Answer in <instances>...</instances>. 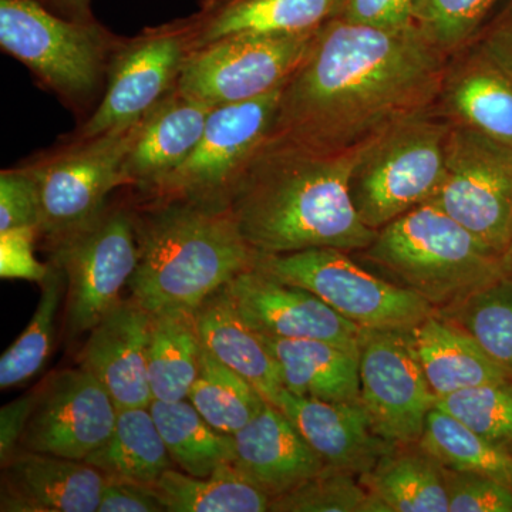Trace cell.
I'll use <instances>...</instances> for the list:
<instances>
[{
	"instance_id": "cell-36",
	"label": "cell",
	"mask_w": 512,
	"mask_h": 512,
	"mask_svg": "<svg viewBox=\"0 0 512 512\" xmlns=\"http://www.w3.org/2000/svg\"><path fill=\"white\" fill-rule=\"evenodd\" d=\"M269 512L387 511L355 474L325 467L295 490L274 498Z\"/></svg>"
},
{
	"instance_id": "cell-45",
	"label": "cell",
	"mask_w": 512,
	"mask_h": 512,
	"mask_svg": "<svg viewBox=\"0 0 512 512\" xmlns=\"http://www.w3.org/2000/svg\"><path fill=\"white\" fill-rule=\"evenodd\" d=\"M476 40L512 59V2L490 28L478 33Z\"/></svg>"
},
{
	"instance_id": "cell-46",
	"label": "cell",
	"mask_w": 512,
	"mask_h": 512,
	"mask_svg": "<svg viewBox=\"0 0 512 512\" xmlns=\"http://www.w3.org/2000/svg\"><path fill=\"white\" fill-rule=\"evenodd\" d=\"M42 3L57 15L74 22L90 23L97 20L93 15L92 0H42Z\"/></svg>"
},
{
	"instance_id": "cell-28",
	"label": "cell",
	"mask_w": 512,
	"mask_h": 512,
	"mask_svg": "<svg viewBox=\"0 0 512 512\" xmlns=\"http://www.w3.org/2000/svg\"><path fill=\"white\" fill-rule=\"evenodd\" d=\"M201 355L195 311L174 308L151 313L148 383L153 400L188 399L200 373Z\"/></svg>"
},
{
	"instance_id": "cell-33",
	"label": "cell",
	"mask_w": 512,
	"mask_h": 512,
	"mask_svg": "<svg viewBox=\"0 0 512 512\" xmlns=\"http://www.w3.org/2000/svg\"><path fill=\"white\" fill-rule=\"evenodd\" d=\"M188 400L214 429L235 434L269 403L254 384L229 369L202 346L200 373Z\"/></svg>"
},
{
	"instance_id": "cell-26",
	"label": "cell",
	"mask_w": 512,
	"mask_h": 512,
	"mask_svg": "<svg viewBox=\"0 0 512 512\" xmlns=\"http://www.w3.org/2000/svg\"><path fill=\"white\" fill-rule=\"evenodd\" d=\"M412 333L424 375L437 397L512 377L470 333L437 311Z\"/></svg>"
},
{
	"instance_id": "cell-9",
	"label": "cell",
	"mask_w": 512,
	"mask_h": 512,
	"mask_svg": "<svg viewBox=\"0 0 512 512\" xmlns=\"http://www.w3.org/2000/svg\"><path fill=\"white\" fill-rule=\"evenodd\" d=\"M255 266L285 284L315 293L360 328L413 330L436 312L421 296L370 274L340 249L259 254Z\"/></svg>"
},
{
	"instance_id": "cell-19",
	"label": "cell",
	"mask_w": 512,
	"mask_h": 512,
	"mask_svg": "<svg viewBox=\"0 0 512 512\" xmlns=\"http://www.w3.org/2000/svg\"><path fill=\"white\" fill-rule=\"evenodd\" d=\"M434 111L512 144V76L474 40L450 57Z\"/></svg>"
},
{
	"instance_id": "cell-8",
	"label": "cell",
	"mask_w": 512,
	"mask_h": 512,
	"mask_svg": "<svg viewBox=\"0 0 512 512\" xmlns=\"http://www.w3.org/2000/svg\"><path fill=\"white\" fill-rule=\"evenodd\" d=\"M66 279V335L79 338L121 302L137 268L133 204H107L94 220L49 244Z\"/></svg>"
},
{
	"instance_id": "cell-15",
	"label": "cell",
	"mask_w": 512,
	"mask_h": 512,
	"mask_svg": "<svg viewBox=\"0 0 512 512\" xmlns=\"http://www.w3.org/2000/svg\"><path fill=\"white\" fill-rule=\"evenodd\" d=\"M119 407L93 373L80 366L40 384L19 448L86 461L113 433Z\"/></svg>"
},
{
	"instance_id": "cell-43",
	"label": "cell",
	"mask_w": 512,
	"mask_h": 512,
	"mask_svg": "<svg viewBox=\"0 0 512 512\" xmlns=\"http://www.w3.org/2000/svg\"><path fill=\"white\" fill-rule=\"evenodd\" d=\"M164 505L150 485L106 476L97 512H161Z\"/></svg>"
},
{
	"instance_id": "cell-31",
	"label": "cell",
	"mask_w": 512,
	"mask_h": 512,
	"mask_svg": "<svg viewBox=\"0 0 512 512\" xmlns=\"http://www.w3.org/2000/svg\"><path fill=\"white\" fill-rule=\"evenodd\" d=\"M156 421L175 466L194 477H208L222 464L234 461V440L208 423L190 400H153Z\"/></svg>"
},
{
	"instance_id": "cell-5",
	"label": "cell",
	"mask_w": 512,
	"mask_h": 512,
	"mask_svg": "<svg viewBox=\"0 0 512 512\" xmlns=\"http://www.w3.org/2000/svg\"><path fill=\"white\" fill-rule=\"evenodd\" d=\"M123 36L57 15L37 0H0V46L77 117L92 116Z\"/></svg>"
},
{
	"instance_id": "cell-14",
	"label": "cell",
	"mask_w": 512,
	"mask_h": 512,
	"mask_svg": "<svg viewBox=\"0 0 512 512\" xmlns=\"http://www.w3.org/2000/svg\"><path fill=\"white\" fill-rule=\"evenodd\" d=\"M359 373L360 402L376 433L393 444L419 443L437 396L412 330L362 328Z\"/></svg>"
},
{
	"instance_id": "cell-20",
	"label": "cell",
	"mask_w": 512,
	"mask_h": 512,
	"mask_svg": "<svg viewBox=\"0 0 512 512\" xmlns=\"http://www.w3.org/2000/svg\"><path fill=\"white\" fill-rule=\"evenodd\" d=\"M326 467L360 477L396 446L373 429L362 403H330L282 390L276 400Z\"/></svg>"
},
{
	"instance_id": "cell-18",
	"label": "cell",
	"mask_w": 512,
	"mask_h": 512,
	"mask_svg": "<svg viewBox=\"0 0 512 512\" xmlns=\"http://www.w3.org/2000/svg\"><path fill=\"white\" fill-rule=\"evenodd\" d=\"M151 313L133 299L121 301L89 332L80 366L93 373L120 409L150 407L148 345Z\"/></svg>"
},
{
	"instance_id": "cell-7",
	"label": "cell",
	"mask_w": 512,
	"mask_h": 512,
	"mask_svg": "<svg viewBox=\"0 0 512 512\" xmlns=\"http://www.w3.org/2000/svg\"><path fill=\"white\" fill-rule=\"evenodd\" d=\"M141 119L99 136L63 137L20 163L39 190V237L47 245L94 220L110 195L126 188L123 165Z\"/></svg>"
},
{
	"instance_id": "cell-23",
	"label": "cell",
	"mask_w": 512,
	"mask_h": 512,
	"mask_svg": "<svg viewBox=\"0 0 512 512\" xmlns=\"http://www.w3.org/2000/svg\"><path fill=\"white\" fill-rule=\"evenodd\" d=\"M342 0H200L197 49L234 35H301L335 16Z\"/></svg>"
},
{
	"instance_id": "cell-6",
	"label": "cell",
	"mask_w": 512,
	"mask_h": 512,
	"mask_svg": "<svg viewBox=\"0 0 512 512\" xmlns=\"http://www.w3.org/2000/svg\"><path fill=\"white\" fill-rule=\"evenodd\" d=\"M451 121L431 109L394 124L360 154L350 197L373 231L436 197L446 177Z\"/></svg>"
},
{
	"instance_id": "cell-37",
	"label": "cell",
	"mask_w": 512,
	"mask_h": 512,
	"mask_svg": "<svg viewBox=\"0 0 512 512\" xmlns=\"http://www.w3.org/2000/svg\"><path fill=\"white\" fill-rule=\"evenodd\" d=\"M436 409L510 450L512 446V377L437 397Z\"/></svg>"
},
{
	"instance_id": "cell-21",
	"label": "cell",
	"mask_w": 512,
	"mask_h": 512,
	"mask_svg": "<svg viewBox=\"0 0 512 512\" xmlns=\"http://www.w3.org/2000/svg\"><path fill=\"white\" fill-rule=\"evenodd\" d=\"M234 464L274 500L320 473L326 464L278 406L266 403L244 429L232 434Z\"/></svg>"
},
{
	"instance_id": "cell-30",
	"label": "cell",
	"mask_w": 512,
	"mask_h": 512,
	"mask_svg": "<svg viewBox=\"0 0 512 512\" xmlns=\"http://www.w3.org/2000/svg\"><path fill=\"white\" fill-rule=\"evenodd\" d=\"M150 487L167 512H265L272 501L232 463L208 477L170 468Z\"/></svg>"
},
{
	"instance_id": "cell-32",
	"label": "cell",
	"mask_w": 512,
	"mask_h": 512,
	"mask_svg": "<svg viewBox=\"0 0 512 512\" xmlns=\"http://www.w3.org/2000/svg\"><path fill=\"white\" fill-rule=\"evenodd\" d=\"M441 466L493 478L512 490L511 450L478 436L434 407L419 441Z\"/></svg>"
},
{
	"instance_id": "cell-13",
	"label": "cell",
	"mask_w": 512,
	"mask_h": 512,
	"mask_svg": "<svg viewBox=\"0 0 512 512\" xmlns=\"http://www.w3.org/2000/svg\"><path fill=\"white\" fill-rule=\"evenodd\" d=\"M315 33L222 37L194 50L177 89L214 107L259 99L291 79Z\"/></svg>"
},
{
	"instance_id": "cell-12",
	"label": "cell",
	"mask_w": 512,
	"mask_h": 512,
	"mask_svg": "<svg viewBox=\"0 0 512 512\" xmlns=\"http://www.w3.org/2000/svg\"><path fill=\"white\" fill-rule=\"evenodd\" d=\"M436 204L495 251L512 248V144L451 123Z\"/></svg>"
},
{
	"instance_id": "cell-1",
	"label": "cell",
	"mask_w": 512,
	"mask_h": 512,
	"mask_svg": "<svg viewBox=\"0 0 512 512\" xmlns=\"http://www.w3.org/2000/svg\"><path fill=\"white\" fill-rule=\"evenodd\" d=\"M450 56L416 25L382 29L330 18L286 82L269 138L346 153L434 109Z\"/></svg>"
},
{
	"instance_id": "cell-16",
	"label": "cell",
	"mask_w": 512,
	"mask_h": 512,
	"mask_svg": "<svg viewBox=\"0 0 512 512\" xmlns=\"http://www.w3.org/2000/svg\"><path fill=\"white\" fill-rule=\"evenodd\" d=\"M241 318L262 338L312 339L359 353L362 328L315 293L254 268L224 286Z\"/></svg>"
},
{
	"instance_id": "cell-25",
	"label": "cell",
	"mask_w": 512,
	"mask_h": 512,
	"mask_svg": "<svg viewBox=\"0 0 512 512\" xmlns=\"http://www.w3.org/2000/svg\"><path fill=\"white\" fill-rule=\"evenodd\" d=\"M262 339L289 393L330 403H362L359 353L323 340Z\"/></svg>"
},
{
	"instance_id": "cell-41",
	"label": "cell",
	"mask_w": 512,
	"mask_h": 512,
	"mask_svg": "<svg viewBox=\"0 0 512 512\" xmlns=\"http://www.w3.org/2000/svg\"><path fill=\"white\" fill-rule=\"evenodd\" d=\"M36 227L13 228L0 232V276L3 279H26L42 282L49 274V264L35 256Z\"/></svg>"
},
{
	"instance_id": "cell-22",
	"label": "cell",
	"mask_w": 512,
	"mask_h": 512,
	"mask_svg": "<svg viewBox=\"0 0 512 512\" xmlns=\"http://www.w3.org/2000/svg\"><path fill=\"white\" fill-rule=\"evenodd\" d=\"M215 107L175 87L141 119L140 131L124 161L126 188L143 191L174 171L201 140Z\"/></svg>"
},
{
	"instance_id": "cell-40",
	"label": "cell",
	"mask_w": 512,
	"mask_h": 512,
	"mask_svg": "<svg viewBox=\"0 0 512 512\" xmlns=\"http://www.w3.org/2000/svg\"><path fill=\"white\" fill-rule=\"evenodd\" d=\"M40 222L39 190L20 164L0 173V232L36 227Z\"/></svg>"
},
{
	"instance_id": "cell-3",
	"label": "cell",
	"mask_w": 512,
	"mask_h": 512,
	"mask_svg": "<svg viewBox=\"0 0 512 512\" xmlns=\"http://www.w3.org/2000/svg\"><path fill=\"white\" fill-rule=\"evenodd\" d=\"M138 262L128 282L146 311H197L259 258L225 201L133 202Z\"/></svg>"
},
{
	"instance_id": "cell-42",
	"label": "cell",
	"mask_w": 512,
	"mask_h": 512,
	"mask_svg": "<svg viewBox=\"0 0 512 512\" xmlns=\"http://www.w3.org/2000/svg\"><path fill=\"white\" fill-rule=\"evenodd\" d=\"M414 0H342L333 18L382 29L413 25Z\"/></svg>"
},
{
	"instance_id": "cell-4",
	"label": "cell",
	"mask_w": 512,
	"mask_h": 512,
	"mask_svg": "<svg viewBox=\"0 0 512 512\" xmlns=\"http://www.w3.org/2000/svg\"><path fill=\"white\" fill-rule=\"evenodd\" d=\"M360 254L436 311L497 281L511 265V255L495 251L433 202L384 225Z\"/></svg>"
},
{
	"instance_id": "cell-35",
	"label": "cell",
	"mask_w": 512,
	"mask_h": 512,
	"mask_svg": "<svg viewBox=\"0 0 512 512\" xmlns=\"http://www.w3.org/2000/svg\"><path fill=\"white\" fill-rule=\"evenodd\" d=\"M49 274L40 282L42 296L28 328L0 357V389L28 382L45 367L55 339V320L66 289L62 269L50 262Z\"/></svg>"
},
{
	"instance_id": "cell-11",
	"label": "cell",
	"mask_w": 512,
	"mask_h": 512,
	"mask_svg": "<svg viewBox=\"0 0 512 512\" xmlns=\"http://www.w3.org/2000/svg\"><path fill=\"white\" fill-rule=\"evenodd\" d=\"M284 86L259 99L215 107L190 156L146 190H131L134 200L227 202L229 191L271 134Z\"/></svg>"
},
{
	"instance_id": "cell-47",
	"label": "cell",
	"mask_w": 512,
	"mask_h": 512,
	"mask_svg": "<svg viewBox=\"0 0 512 512\" xmlns=\"http://www.w3.org/2000/svg\"><path fill=\"white\" fill-rule=\"evenodd\" d=\"M481 43H483V42H481ZM483 45H484V43H483ZM484 46L487 47V49L490 50V52L493 53V55L495 57H497L498 62L503 64V66L505 67V70H507V72L510 73L512 76V59H511V57L505 56V55H503V53L497 52V50L491 49V47H488L487 45H484Z\"/></svg>"
},
{
	"instance_id": "cell-24",
	"label": "cell",
	"mask_w": 512,
	"mask_h": 512,
	"mask_svg": "<svg viewBox=\"0 0 512 512\" xmlns=\"http://www.w3.org/2000/svg\"><path fill=\"white\" fill-rule=\"evenodd\" d=\"M195 319L202 346L275 404L284 390L278 363L264 339L241 318L224 288L202 303Z\"/></svg>"
},
{
	"instance_id": "cell-38",
	"label": "cell",
	"mask_w": 512,
	"mask_h": 512,
	"mask_svg": "<svg viewBox=\"0 0 512 512\" xmlns=\"http://www.w3.org/2000/svg\"><path fill=\"white\" fill-rule=\"evenodd\" d=\"M498 0H414L413 22L448 56L473 43Z\"/></svg>"
},
{
	"instance_id": "cell-10",
	"label": "cell",
	"mask_w": 512,
	"mask_h": 512,
	"mask_svg": "<svg viewBox=\"0 0 512 512\" xmlns=\"http://www.w3.org/2000/svg\"><path fill=\"white\" fill-rule=\"evenodd\" d=\"M194 50L197 30L191 15L150 26L133 37L123 36L111 59L99 106L63 137L99 136L140 120L177 87Z\"/></svg>"
},
{
	"instance_id": "cell-39",
	"label": "cell",
	"mask_w": 512,
	"mask_h": 512,
	"mask_svg": "<svg viewBox=\"0 0 512 512\" xmlns=\"http://www.w3.org/2000/svg\"><path fill=\"white\" fill-rule=\"evenodd\" d=\"M450 512H512V490L493 478L444 467Z\"/></svg>"
},
{
	"instance_id": "cell-17",
	"label": "cell",
	"mask_w": 512,
	"mask_h": 512,
	"mask_svg": "<svg viewBox=\"0 0 512 512\" xmlns=\"http://www.w3.org/2000/svg\"><path fill=\"white\" fill-rule=\"evenodd\" d=\"M2 466L0 511H99L106 476L86 461L19 448Z\"/></svg>"
},
{
	"instance_id": "cell-48",
	"label": "cell",
	"mask_w": 512,
	"mask_h": 512,
	"mask_svg": "<svg viewBox=\"0 0 512 512\" xmlns=\"http://www.w3.org/2000/svg\"><path fill=\"white\" fill-rule=\"evenodd\" d=\"M37 2H40V3H42V0H37Z\"/></svg>"
},
{
	"instance_id": "cell-34",
	"label": "cell",
	"mask_w": 512,
	"mask_h": 512,
	"mask_svg": "<svg viewBox=\"0 0 512 512\" xmlns=\"http://www.w3.org/2000/svg\"><path fill=\"white\" fill-rule=\"evenodd\" d=\"M437 312L470 333L512 376V255L510 268L497 281Z\"/></svg>"
},
{
	"instance_id": "cell-2",
	"label": "cell",
	"mask_w": 512,
	"mask_h": 512,
	"mask_svg": "<svg viewBox=\"0 0 512 512\" xmlns=\"http://www.w3.org/2000/svg\"><path fill=\"white\" fill-rule=\"evenodd\" d=\"M365 148L329 153L268 137L227 197L242 237L261 255L369 247L377 231L363 224L350 197Z\"/></svg>"
},
{
	"instance_id": "cell-29",
	"label": "cell",
	"mask_w": 512,
	"mask_h": 512,
	"mask_svg": "<svg viewBox=\"0 0 512 512\" xmlns=\"http://www.w3.org/2000/svg\"><path fill=\"white\" fill-rule=\"evenodd\" d=\"M104 476L124 478L153 485L173 468L150 407H128L117 413L116 426L109 440L86 458Z\"/></svg>"
},
{
	"instance_id": "cell-27",
	"label": "cell",
	"mask_w": 512,
	"mask_h": 512,
	"mask_svg": "<svg viewBox=\"0 0 512 512\" xmlns=\"http://www.w3.org/2000/svg\"><path fill=\"white\" fill-rule=\"evenodd\" d=\"M359 478L387 512H450L444 467L420 443L396 444Z\"/></svg>"
},
{
	"instance_id": "cell-49",
	"label": "cell",
	"mask_w": 512,
	"mask_h": 512,
	"mask_svg": "<svg viewBox=\"0 0 512 512\" xmlns=\"http://www.w3.org/2000/svg\"><path fill=\"white\" fill-rule=\"evenodd\" d=\"M510 254L512 255V248H511V252H510Z\"/></svg>"
},
{
	"instance_id": "cell-44",
	"label": "cell",
	"mask_w": 512,
	"mask_h": 512,
	"mask_svg": "<svg viewBox=\"0 0 512 512\" xmlns=\"http://www.w3.org/2000/svg\"><path fill=\"white\" fill-rule=\"evenodd\" d=\"M40 386L0 410V460L6 461L19 450L20 440L33 409H35Z\"/></svg>"
}]
</instances>
